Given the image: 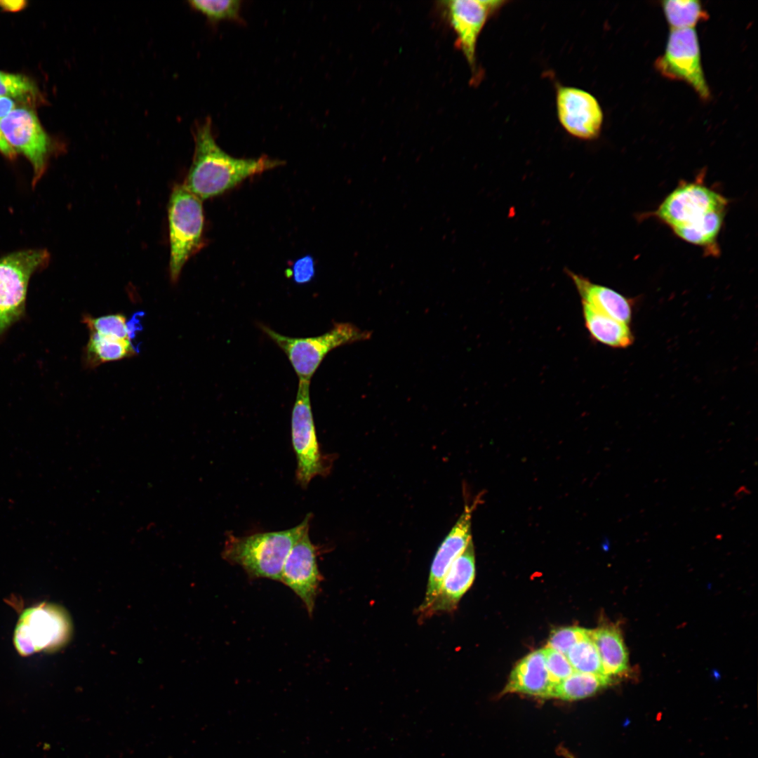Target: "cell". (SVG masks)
I'll list each match as a JSON object with an SVG mask.
<instances>
[{"mask_svg":"<svg viewBox=\"0 0 758 758\" xmlns=\"http://www.w3.org/2000/svg\"><path fill=\"white\" fill-rule=\"evenodd\" d=\"M728 200L703 183L683 182L671 192L653 215L682 240L718 255L719 234Z\"/></svg>","mask_w":758,"mask_h":758,"instance_id":"cell-1","label":"cell"},{"mask_svg":"<svg viewBox=\"0 0 758 758\" xmlns=\"http://www.w3.org/2000/svg\"><path fill=\"white\" fill-rule=\"evenodd\" d=\"M27 4L24 0H4L0 1V7L6 11L16 12L23 9Z\"/></svg>","mask_w":758,"mask_h":758,"instance_id":"cell-31","label":"cell"},{"mask_svg":"<svg viewBox=\"0 0 758 758\" xmlns=\"http://www.w3.org/2000/svg\"><path fill=\"white\" fill-rule=\"evenodd\" d=\"M611 679L606 676L575 671L565 679L554 684L548 698L568 701L585 698L609 685Z\"/></svg>","mask_w":758,"mask_h":758,"instance_id":"cell-21","label":"cell"},{"mask_svg":"<svg viewBox=\"0 0 758 758\" xmlns=\"http://www.w3.org/2000/svg\"><path fill=\"white\" fill-rule=\"evenodd\" d=\"M0 96L9 97L14 100L34 103L40 100L36 84L21 74L8 73L0 70Z\"/></svg>","mask_w":758,"mask_h":758,"instance_id":"cell-25","label":"cell"},{"mask_svg":"<svg viewBox=\"0 0 758 758\" xmlns=\"http://www.w3.org/2000/svg\"><path fill=\"white\" fill-rule=\"evenodd\" d=\"M137 353L131 340L118 339L91 332L84 348V362L94 368L102 364L131 357Z\"/></svg>","mask_w":758,"mask_h":758,"instance_id":"cell-20","label":"cell"},{"mask_svg":"<svg viewBox=\"0 0 758 758\" xmlns=\"http://www.w3.org/2000/svg\"><path fill=\"white\" fill-rule=\"evenodd\" d=\"M507 1L503 0H447L438 3L442 17L456 34V46L463 53L473 79L478 80L477 45L487 21Z\"/></svg>","mask_w":758,"mask_h":758,"instance_id":"cell-10","label":"cell"},{"mask_svg":"<svg viewBox=\"0 0 758 758\" xmlns=\"http://www.w3.org/2000/svg\"><path fill=\"white\" fill-rule=\"evenodd\" d=\"M16 108L15 101L6 96H0V120Z\"/></svg>","mask_w":758,"mask_h":758,"instance_id":"cell-30","label":"cell"},{"mask_svg":"<svg viewBox=\"0 0 758 758\" xmlns=\"http://www.w3.org/2000/svg\"><path fill=\"white\" fill-rule=\"evenodd\" d=\"M312 517L309 513L298 525L282 531L245 536L227 533L222 557L241 566L250 579L279 581L285 560L295 543L310 529Z\"/></svg>","mask_w":758,"mask_h":758,"instance_id":"cell-3","label":"cell"},{"mask_svg":"<svg viewBox=\"0 0 758 758\" xmlns=\"http://www.w3.org/2000/svg\"><path fill=\"white\" fill-rule=\"evenodd\" d=\"M260 328L286 354L299 380L306 381H310L332 350L370 338V333L349 323L336 324L328 332L309 338H291L265 325H261Z\"/></svg>","mask_w":758,"mask_h":758,"instance_id":"cell-6","label":"cell"},{"mask_svg":"<svg viewBox=\"0 0 758 758\" xmlns=\"http://www.w3.org/2000/svg\"><path fill=\"white\" fill-rule=\"evenodd\" d=\"M82 321L91 332L118 339L131 341V338L134 337L136 330L135 322L134 321L133 324L129 323V321H127L126 317L121 314H109L99 317L84 315Z\"/></svg>","mask_w":758,"mask_h":758,"instance_id":"cell-24","label":"cell"},{"mask_svg":"<svg viewBox=\"0 0 758 758\" xmlns=\"http://www.w3.org/2000/svg\"><path fill=\"white\" fill-rule=\"evenodd\" d=\"M661 6L670 30L694 28L709 18L707 11L697 0H667L661 1Z\"/></svg>","mask_w":758,"mask_h":758,"instance_id":"cell-22","label":"cell"},{"mask_svg":"<svg viewBox=\"0 0 758 758\" xmlns=\"http://www.w3.org/2000/svg\"><path fill=\"white\" fill-rule=\"evenodd\" d=\"M291 274L293 281L299 284L310 281L314 276V263L309 255L298 259L293 265Z\"/></svg>","mask_w":758,"mask_h":758,"instance_id":"cell-29","label":"cell"},{"mask_svg":"<svg viewBox=\"0 0 758 758\" xmlns=\"http://www.w3.org/2000/svg\"><path fill=\"white\" fill-rule=\"evenodd\" d=\"M168 220L169 273L171 281L175 283L185 264L202 246L204 226L202 201L182 184L175 185L169 197Z\"/></svg>","mask_w":758,"mask_h":758,"instance_id":"cell-4","label":"cell"},{"mask_svg":"<svg viewBox=\"0 0 758 758\" xmlns=\"http://www.w3.org/2000/svg\"><path fill=\"white\" fill-rule=\"evenodd\" d=\"M556 104L559 122L568 133L585 140L599 137L604 114L593 95L578 88L559 86Z\"/></svg>","mask_w":758,"mask_h":758,"instance_id":"cell-13","label":"cell"},{"mask_svg":"<svg viewBox=\"0 0 758 758\" xmlns=\"http://www.w3.org/2000/svg\"><path fill=\"white\" fill-rule=\"evenodd\" d=\"M49 260L45 248L20 250L0 258V340L25 315L30 278Z\"/></svg>","mask_w":758,"mask_h":758,"instance_id":"cell-5","label":"cell"},{"mask_svg":"<svg viewBox=\"0 0 758 758\" xmlns=\"http://www.w3.org/2000/svg\"><path fill=\"white\" fill-rule=\"evenodd\" d=\"M654 67L663 77L688 84L701 100L711 98L694 28L670 30L664 52L655 60Z\"/></svg>","mask_w":758,"mask_h":758,"instance_id":"cell-9","label":"cell"},{"mask_svg":"<svg viewBox=\"0 0 758 758\" xmlns=\"http://www.w3.org/2000/svg\"><path fill=\"white\" fill-rule=\"evenodd\" d=\"M188 3L212 22L224 20L243 22L240 15L241 1L239 0H193Z\"/></svg>","mask_w":758,"mask_h":758,"instance_id":"cell-26","label":"cell"},{"mask_svg":"<svg viewBox=\"0 0 758 758\" xmlns=\"http://www.w3.org/2000/svg\"><path fill=\"white\" fill-rule=\"evenodd\" d=\"M557 753L564 758H577L571 751L564 746H559L557 748Z\"/></svg>","mask_w":758,"mask_h":758,"instance_id":"cell-33","label":"cell"},{"mask_svg":"<svg viewBox=\"0 0 758 758\" xmlns=\"http://www.w3.org/2000/svg\"><path fill=\"white\" fill-rule=\"evenodd\" d=\"M0 130L13 149L29 160L33 168L32 186L45 173L52 151L50 137L32 109L16 107L0 120Z\"/></svg>","mask_w":758,"mask_h":758,"instance_id":"cell-11","label":"cell"},{"mask_svg":"<svg viewBox=\"0 0 758 758\" xmlns=\"http://www.w3.org/2000/svg\"><path fill=\"white\" fill-rule=\"evenodd\" d=\"M605 674L623 676L630 671L628 654L620 629L613 625L591 630Z\"/></svg>","mask_w":758,"mask_h":758,"instance_id":"cell-18","label":"cell"},{"mask_svg":"<svg viewBox=\"0 0 758 758\" xmlns=\"http://www.w3.org/2000/svg\"><path fill=\"white\" fill-rule=\"evenodd\" d=\"M585 326L591 338L612 348H626L634 341L629 324L617 321L582 302Z\"/></svg>","mask_w":758,"mask_h":758,"instance_id":"cell-19","label":"cell"},{"mask_svg":"<svg viewBox=\"0 0 758 758\" xmlns=\"http://www.w3.org/2000/svg\"><path fill=\"white\" fill-rule=\"evenodd\" d=\"M475 505H477L475 503L465 505L460 517L434 555L430 570L425 597L417 610L420 620L437 597L450 567L472 540L471 519Z\"/></svg>","mask_w":758,"mask_h":758,"instance_id":"cell-14","label":"cell"},{"mask_svg":"<svg viewBox=\"0 0 758 758\" xmlns=\"http://www.w3.org/2000/svg\"><path fill=\"white\" fill-rule=\"evenodd\" d=\"M71 633V623L62 608L42 603L26 609L20 617L13 641L22 656L53 651L63 646Z\"/></svg>","mask_w":758,"mask_h":758,"instance_id":"cell-8","label":"cell"},{"mask_svg":"<svg viewBox=\"0 0 758 758\" xmlns=\"http://www.w3.org/2000/svg\"><path fill=\"white\" fill-rule=\"evenodd\" d=\"M553 685L542 649L530 653L517 664L503 693L548 698Z\"/></svg>","mask_w":758,"mask_h":758,"instance_id":"cell-17","label":"cell"},{"mask_svg":"<svg viewBox=\"0 0 758 758\" xmlns=\"http://www.w3.org/2000/svg\"><path fill=\"white\" fill-rule=\"evenodd\" d=\"M580 298L592 309L617 321L629 324L633 301L607 286L592 282L581 274L566 270Z\"/></svg>","mask_w":758,"mask_h":758,"instance_id":"cell-16","label":"cell"},{"mask_svg":"<svg viewBox=\"0 0 758 758\" xmlns=\"http://www.w3.org/2000/svg\"><path fill=\"white\" fill-rule=\"evenodd\" d=\"M543 651L549 677L553 684L565 679L575 672L566 657L562 653L547 646L543 649Z\"/></svg>","mask_w":758,"mask_h":758,"instance_id":"cell-28","label":"cell"},{"mask_svg":"<svg viewBox=\"0 0 758 758\" xmlns=\"http://www.w3.org/2000/svg\"><path fill=\"white\" fill-rule=\"evenodd\" d=\"M565 656L576 672L607 677L597 648L591 637V630L589 635L574 644Z\"/></svg>","mask_w":758,"mask_h":758,"instance_id":"cell-23","label":"cell"},{"mask_svg":"<svg viewBox=\"0 0 758 758\" xmlns=\"http://www.w3.org/2000/svg\"><path fill=\"white\" fill-rule=\"evenodd\" d=\"M318 551L307 530L291 549L279 579L301 599L310 617L323 580L317 564Z\"/></svg>","mask_w":758,"mask_h":758,"instance_id":"cell-12","label":"cell"},{"mask_svg":"<svg viewBox=\"0 0 758 758\" xmlns=\"http://www.w3.org/2000/svg\"><path fill=\"white\" fill-rule=\"evenodd\" d=\"M0 152L6 157L13 159L16 157V152L8 143L4 134L0 130Z\"/></svg>","mask_w":758,"mask_h":758,"instance_id":"cell-32","label":"cell"},{"mask_svg":"<svg viewBox=\"0 0 758 758\" xmlns=\"http://www.w3.org/2000/svg\"><path fill=\"white\" fill-rule=\"evenodd\" d=\"M310 381L299 380L291 413V441L297 460L295 479L303 488L317 476H325L331 460L321 453L310 396Z\"/></svg>","mask_w":758,"mask_h":758,"instance_id":"cell-7","label":"cell"},{"mask_svg":"<svg viewBox=\"0 0 758 758\" xmlns=\"http://www.w3.org/2000/svg\"><path fill=\"white\" fill-rule=\"evenodd\" d=\"M590 630L578 627H566L554 630L551 633L547 647L566 655L577 642L589 635Z\"/></svg>","mask_w":758,"mask_h":758,"instance_id":"cell-27","label":"cell"},{"mask_svg":"<svg viewBox=\"0 0 758 758\" xmlns=\"http://www.w3.org/2000/svg\"><path fill=\"white\" fill-rule=\"evenodd\" d=\"M192 161L182 184L201 201L223 194L246 179L281 166L279 159L236 158L217 144L210 117L195 124Z\"/></svg>","mask_w":758,"mask_h":758,"instance_id":"cell-2","label":"cell"},{"mask_svg":"<svg viewBox=\"0 0 758 758\" xmlns=\"http://www.w3.org/2000/svg\"><path fill=\"white\" fill-rule=\"evenodd\" d=\"M475 577V555L472 540L456 558L441 583L437 597L420 620L444 612H451L471 587Z\"/></svg>","mask_w":758,"mask_h":758,"instance_id":"cell-15","label":"cell"}]
</instances>
